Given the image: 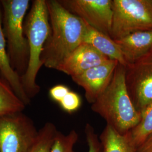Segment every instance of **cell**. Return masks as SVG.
I'll return each mask as SVG.
<instances>
[{
	"mask_svg": "<svg viewBox=\"0 0 152 152\" xmlns=\"http://www.w3.org/2000/svg\"><path fill=\"white\" fill-rule=\"evenodd\" d=\"M50 33L41 60L46 68L57 70L81 44L86 23L60 4L58 0H46Z\"/></svg>",
	"mask_w": 152,
	"mask_h": 152,
	"instance_id": "cell-1",
	"label": "cell"
},
{
	"mask_svg": "<svg viewBox=\"0 0 152 152\" xmlns=\"http://www.w3.org/2000/svg\"><path fill=\"white\" fill-rule=\"evenodd\" d=\"M92 111L105 120L107 125L125 135L141 120L127 91L125 83V66L118 63L109 85L91 104Z\"/></svg>",
	"mask_w": 152,
	"mask_h": 152,
	"instance_id": "cell-2",
	"label": "cell"
},
{
	"mask_svg": "<svg viewBox=\"0 0 152 152\" xmlns=\"http://www.w3.org/2000/svg\"><path fill=\"white\" fill-rule=\"evenodd\" d=\"M27 38L29 57L27 69L21 78L22 86L29 99L36 96L41 88L36 82L37 76L43 66L41 56L50 33V23L46 0H34L23 24Z\"/></svg>",
	"mask_w": 152,
	"mask_h": 152,
	"instance_id": "cell-3",
	"label": "cell"
},
{
	"mask_svg": "<svg viewBox=\"0 0 152 152\" xmlns=\"http://www.w3.org/2000/svg\"><path fill=\"white\" fill-rule=\"evenodd\" d=\"M2 8V29L11 67L20 76L27 69L29 50L23 24L29 0H0Z\"/></svg>",
	"mask_w": 152,
	"mask_h": 152,
	"instance_id": "cell-4",
	"label": "cell"
},
{
	"mask_svg": "<svg viewBox=\"0 0 152 152\" xmlns=\"http://www.w3.org/2000/svg\"><path fill=\"white\" fill-rule=\"evenodd\" d=\"M110 37L114 40L132 33L152 31V0H112Z\"/></svg>",
	"mask_w": 152,
	"mask_h": 152,
	"instance_id": "cell-5",
	"label": "cell"
},
{
	"mask_svg": "<svg viewBox=\"0 0 152 152\" xmlns=\"http://www.w3.org/2000/svg\"><path fill=\"white\" fill-rule=\"evenodd\" d=\"M38 131L22 112L0 117V152H28Z\"/></svg>",
	"mask_w": 152,
	"mask_h": 152,
	"instance_id": "cell-6",
	"label": "cell"
},
{
	"mask_svg": "<svg viewBox=\"0 0 152 152\" xmlns=\"http://www.w3.org/2000/svg\"><path fill=\"white\" fill-rule=\"evenodd\" d=\"M125 83L135 108L142 114L152 104V50L125 66Z\"/></svg>",
	"mask_w": 152,
	"mask_h": 152,
	"instance_id": "cell-7",
	"label": "cell"
},
{
	"mask_svg": "<svg viewBox=\"0 0 152 152\" xmlns=\"http://www.w3.org/2000/svg\"><path fill=\"white\" fill-rule=\"evenodd\" d=\"M65 9L87 25L110 36L113 18L112 0H58Z\"/></svg>",
	"mask_w": 152,
	"mask_h": 152,
	"instance_id": "cell-8",
	"label": "cell"
},
{
	"mask_svg": "<svg viewBox=\"0 0 152 152\" xmlns=\"http://www.w3.org/2000/svg\"><path fill=\"white\" fill-rule=\"evenodd\" d=\"M118 63L116 60H109L71 77L77 85L83 88L88 103H94L108 87Z\"/></svg>",
	"mask_w": 152,
	"mask_h": 152,
	"instance_id": "cell-9",
	"label": "cell"
},
{
	"mask_svg": "<svg viewBox=\"0 0 152 152\" xmlns=\"http://www.w3.org/2000/svg\"><path fill=\"white\" fill-rule=\"evenodd\" d=\"M109 60L110 59L91 46L82 43L60 65L57 71L72 77Z\"/></svg>",
	"mask_w": 152,
	"mask_h": 152,
	"instance_id": "cell-10",
	"label": "cell"
},
{
	"mask_svg": "<svg viewBox=\"0 0 152 152\" xmlns=\"http://www.w3.org/2000/svg\"><path fill=\"white\" fill-rule=\"evenodd\" d=\"M115 41L127 65L152 50V31L132 33Z\"/></svg>",
	"mask_w": 152,
	"mask_h": 152,
	"instance_id": "cell-11",
	"label": "cell"
},
{
	"mask_svg": "<svg viewBox=\"0 0 152 152\" xmlns=\"http://www.w3.org/2000/svg\"><path fill=\"white\" fill-rule=\"evenodd\" d=\"M0 73L14 92L26 105L31 100L28 97L22 86L20 76L11 67L7 54L6 42L2 29V8L0 2Z\"/></svg>",
	"mask_w": 152,
	"mask_h": 152,
	"instance_id": "cell-12",
	"label": "cell"
},
{
	"mask_svg": "<svg viewBox=\"0 0 152 152\" xmlns=\"http://www.w3.org/2000/svg\"><path fill=\"white\" fill-rule=\"evenodd\" d=\"M83 43L91 46L109 59L116 60L121 64L126 65L121 51L115 40L108 35L92 28L87 24Z\"/></svg>",
	"mask_w": 152,
	"mask_h": 152,
	"instance_id": "cell-13",
	"label": "cell"
},
{
	"mask_svg": "<svg viewBox=\"0 0 152 152\" xmlns=\"http://www.w3.org/2000/svg\"><path fill=\"white\" fill-rule=\"evenodd\" d=\"M103 152H137L129 134H121L107 125L99 136Z\"/></svg>",
	"mask_w": 152,
	"mask_h": 152,
	"instance_id": "cell-14",
	"label": "cell"
},
{
	"mask_svg": "<svg viewBox=\"0 0 152 152\" xmlns=\"http://www.w3.org/2000/svg\"><path fill=\"white\" fill-rule=\"evenodd\" d=\"M26 106L5 80L0 78V117L22 112Z\"/></svg>",
	"mask_w": 152,
	"mask_h": 152,
	"instance_id": "cell-15",
	"label": "cell"
},
{
	"mask_svg": "<svg viewBox=\"0 0 152 152\" xmlns=\"http://www.w3.org/2000/svg\"><path fill=\"white\" fill-rule=\"evenodd\" d=\"M128 134L137 149L152 135V104L142 113L139 124Z\"/></svg>",
	"mask_w": 152,
	"mask_h": 152,
	"instance_id": "cell-16",
	"label": "cell"
},
{
	"mask_svg": "<svg viewBox=\"0 0 152 152\" xmlns=\"http://www.w3.org/2000/svg\"><path fill=\"white\" fill-rule=\"evenodd\" d=\"M58 131L54 124L46 123L38 131L37 136L28 152H51Z\"/></svg>",
	"mask_w": 152,
	"mask_h": 152,
	"instance_id": "cell-17",
	"label": "cell"
},
{
	"mask_svg": "<svg viewBox=\"0 0 152 152\" xmlns=\"http://www.w3.org/2000/svg\"><path fill=\"white\" fill-rule=\"evenodd\" d=\"M78 137V134L75 130L66 135L58 131L51 152H76L74 147Z\"/></svg>",
	"mask_w": 152,
	"mask_h": 152,
	"instance_id": "cell-18",
	"label": "cell"
},
{
	"mask_svg": "<svg viewBox=\"0 0 152 152\" xmlns=\"http://www.w3.org/2000/svg\"><path fill=\"white\" fill-rule=\"evenodd\" d=\"M59 104L63 110L67 113H72L81 107V98L77 93L70 91Z\"/></svg>",
	"mask_w": 152,
	"mask_h": 152,
	"instance_id": "cell-19",
	"label": "cell"
},
{
	"mask_svg": "<svg viewBox=\"0 0 152 152\" xmlns=\"http://www.w3.org/2000/svg\"><path fill=\"white\" fill-rule=\"evenodd\" d=\"M85 133L88 147V152H103L99 137L90 124H87L85 126Z\"/></svg>",
	"mask_w": 152,
	"mask_h": 152,
	"instance_id": "cell-20",
	"label": "cell"
},
{
	"mask_svg": "<svg viewBox=\"0 0 152 152\" xmlns=\"http://www.w3.org/2000/svg\"><path fill=\"white\" fill-rule=\"evenodd\" d=\"M69 91V88L67 86L63 85H58L50 89L49 95L53 100L59 103Z\"/></svg>",
	"mask_w": 152,
	"mask_h": 152,
	"instance_id": "cell-21",
	"label": "cell"
},
{
	"mask_svg": "<svg viewBox=\"0 0 152 152\" xmlns=\"http://www.w3.org/2000/svg\"><path fill=\"white\" fill-rule=\"evenodd\" d=\"M137 152H152V134L137 148Z\"/></svg>",
	"mask_w": 152,
	"mask_h": 152,
	"instance_id": "cell-22",
	"label": "cell"
}]
</instances>
